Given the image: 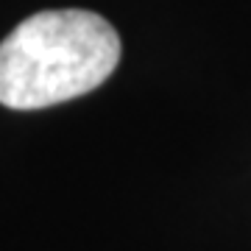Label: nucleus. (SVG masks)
Masks as SVG:
<instances>
[{
    "instance_id": "f257e3e1",
    "label": "nucleus",
    "mask_w": 251,
    "mask_h": 251,
    "mask_svg": "<svg viewBox=\"0 0 251 251\" xmlns=\"http://www.w3.org/2000/svg\"><path fill=\"white\" fill-rule=\"evenodd\" d=\"M120 62V36L84 9L39 11L0 42V103L20 112L98 90Z\"/></svg>"
}]
</instances>
